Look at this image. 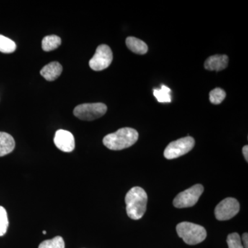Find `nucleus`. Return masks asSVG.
Segmentation results:
<instances>
[{
	"label": "nucleus",
	"mask_w": 248,
	"mask_h": 248,
	"mask_svg": "<svg viewBox=\"0 0 248 248\" xmlns=\"http://www.w3.org/2000/svg\"><path fill=\"white\" fill-rule=\"evenodd\" d=\"M54 143L58 149L65 153H71L74 151L76 146L73 134L65 130H58L55 133Z\"/></svg>",
	"instance_id": "nucleus-9"
},
{
	"label": "nucleus",
	"mask_w": 248,
	"mask_h": 248,
	"mask_svg": "<svg viewBox=\"0 0 248 248\" xmlns=\"http://www.w3.org/2000/svg\"><path fill=\"white\" fill-rule=\"evenodd\" d=\"M107 107L103 103L80 104L75 108L73 114L78 119L84 121H93L105 115Z\"/></svg>",
	"instance_id": "nucleus-4"
},
{
	"label": "nucleus",
	"mask_w": 248,
	"mask_h": 248,
	"mask_svg": "<svg viewBox=\"0 0 248 248\" xmlns=\"http://www.w3.org/2000/svg\"><path fill=\"white\" fill-rule=\"evenodd\" d=\"M203 186L197 184L180 192L173 201V205L177 208H190L198 202L203 194Z\"/></svg>",
	"instance_id": "nucleus-5"
},
{
	"label": "nucleus",
	"mask_w": 248,
	"mask_h": 248,
	"mask_svg": "<svg viewBox=\"0 0 248 248\" xmlns=\"http://www.w3.org/2000/svg\"><path fill=\"white\" fill-rule=\"evenodd\" d=\"M113 60V55L110 47L102 45L97 47L94 56L89 62L91 69L95 71H101L107 69Z\"/></svg>",
	"instance_id": "nucleus-7"
},
{
	"label": "nucleus",
	"mask_w": 248,
	"mask_h": 248,
	"mask_svg": "<svg viewBox=\"0 0 248 248\" xmlns=\"http://www.w3.org/2000/svg\"><path fill=\"white\" fill-rule=\"evenodd\" d=\"M62 40L57 35H48L44 37L42 40V49L46 52L51 51L55 50L61 45Z\"/></svg>",
	"instance_id": "nucleus-14"
},
{
	"label": "nucleus",
	"mask_w": 248,
	"mask_h": 248,
	"mask_svg": "<svg viewBox=\"0 0 248 248\" xmlns=\"http://www.w3.org/2000/svg\"><path fill=\"white\" fill-rule=\"evenodd\" d=\"M9 227L7 213L4 207L0 206V236H4Z\"/></svg>",
	"instance_id": "nucleus-19"
},
{
	"label": "nucleus",
	"mask_w": 248,
	"mask_h": 248,
	"mask_svg": "<svg viewBox=\"0 0 248 248\" xmlns=\"http://www.w3.org/2000/svg\"><path fill=\"white\" fill-rule=\"evenodd\" d=\"M170 93V89L165 85L161 86V89H154L153 91L155 97L159 103H170L172 100Z\"/></svg>",
	"instance_id": "nucleus-15"
},
{
	"label": "nucleus",
	"mask_w": 248,
	"mask_h": 248,
	"mask_svg": "<svg viewBox=\"0 0 248 248\" xmlns=\"http://www.w3.org/2000/svg\"><path fill=\"white\" fill-rule=\"evenodd\" d=\"M239 210V202L236 199L228 197L217 205L215 210V217L218 221H227L236 216Z\"/></svg>",
	"instance_id": "nucleus-8"
},
{
	"label": "nucleus",
	"mask_w": 248,
	"mask_h": 248,
	"mask_svg": "<svg viewBox=\"0 0 248 248\" xmlns=\"http://www.w3.org/2000/svg\"><path fill=\"white\" fill-rule=\"evenodd\" d=\"M226 97V93L223 89L220 88H217L210 91V101L212 104H220Z\"/></svg>",
	"instance_id": "nucleus-18"
},
{
	"label": "nucleus",
	"mask_w": 248,
	"mask_h": 248,
	"mask_svg": "<svg viewBox=\"0 0 248 248\" xmlns=\"http://www.w3.org/2000/svg\"><path fill=\"white\" fill-rule=\"evenodd\" d=\"M16 142L9 134L0 132V156H5L14 151Z\"/></svg>",
	"instance_id": "nucleus-12"
},
{
	"label": "nucleus",
	"mask_w": 248,
	"mask_h": 248,
	"mask_svg": "<svg viewBox=\"0 0 248 248\" xmlns=\"http://www.w3.org/2000/svg\"><path fill=\"white\" fill-rule=\"evenodd\" d=\"M195 141L192 137L179 139L170 143L164 151V156L167 159H177L187 154L194 148Z\"/></svg>",
	"instance_id": "nucleus-6"
},
{
	"label": "nucleus",
	"mask_w": 248,
	"mask_h": 248,
	"mask_svg": "<svg viewBox=\"0 0 248 248\" xmlns=\"http://www.w3.org/2000/svg\"><path fill=\"white\" fill-rule=\"evenodd\" d=\"M138 138L139 133L136 130L123 128L104 137L103 143L108 149L121 151L133 146L138 141Z\"/></svg>",
	"instance_id": "nucleus-2"
},
{
	"label": "nucleus",
	"mask_w": 248,
	"mask_h": 248,
	"mask_svg": "<svg viewBox=\"0 0 248 248\" xmlns=\"http://www.w3.org/2000/svg\"><path fill=\"white\" fill-rule=\"evenodd\" d=\"M127 215L133 220L141 218L146 211L148 195L141 187H134L125 195Z\"/></svg>",
	"instance_id": "nucleus-1"
},
{
	"label": "nucleus",
	"mask_w": 248,
	"mask_h": 248,
	"mask_svg": "<svg viewBox=\"0 0 248 248\" xmlns=\"http://www.w3.org/2000/svg\"><path fill=\"white\" fill-rule=\"evenodd\" d=\"M229 58L226 55H215L205 60L204 66L208 71H221L228 67Z\"/></svg>",
	"instance_id": "nucleus-10"
},
{
	"label": "nucleus",
	"mask_w": 248,
	"mask_h": 248,
	"mask_svg": "<svg viewBox=\"0 0 248 248\" xmlns=\"http://www.w3.org/2000/svg\"><path fill=\"white\" fill-rule=\"evenodd\" d=\"M43 234H46V231H43Z\"/></svg>",
	"instance_id": "nucleus-23"
},
{
	"label": "nucleus",
	"mask_w": 248,
	"mask_h": 248,
	"mask_svg": "<svg viewBox=\"0 0 248 248\" xmlns=\"http://www.w3.org/2000/svg\"><path fill=\"white\" fill-rule=\"evenodd\" d=\"M242 239H243V243H244V248H248V233H244V234H243L242 236Z\"/></svg>",
	"instance_id": "nucleus-21"
},
{
	"label": "nucleus",
	"mask_w": 248,
	"mask_h": 248,
	"mask_svg": "<svg viewBox=\"0 0 248 248\" xmlns=\"http://www.w3.org/2000/svg\"><path fill=\"white\" fill-rule=\"evenodd\" d=\"M177 232L186 244L190 246L203 242L207 236V232L203 226L190 222L179 223L177 226Z\"/></svg>",
	"instance_id": "nucleus-3"
},
{
	"label": "nucleus",
	"mask_w": 248,
	"mask_h": 248,
	"mask_svg": "<svg viewBox=\"0 0 248 248\" xmlns=\"http://www.w3.org/2000/svg\"><path fill=\"white\" fill-rule=\"evenodd\" d=\"M16 45L11 39L0 35V52L3 53H12L16 50Z\"/></svg>",
	"instance_id": "nucleus-16"
},
{
	"label": "nucleus",
	"mask_w": 248,
	"mask_h": 248,
	"mask_svg": "<svg viewBox=\"0 0 248 248\" xmlns=\"http://www.w3.org/2000/svg\"><path fill=\"white\" fill-rule=\"evenodd\" d=\"M127 47L134 53L144 55L148 52V46L143 41L134 37H127L125 40Z\"/></svg>",
	"instance_id": "nucleus-13"
},
{
	"label": "nucleus",
	"mask_w": 248,
	"mask_h": 248,
	"mask_svg": "<svg viewBox=\"0 0 248 248\" xmlns=\"http://www.w3.org/2000/svg\"><path fill=\"white\" fill-rule=\"evenodd\" d=\"M38 248H65V243L62 236H58L53 239L44 241Z\"/></svg>",
	"instance_id": "nucleus-17"
},
{
	"label": "nucleus",
	"mask_w": 248,
	"mask_h": 248,
	"mask_svg": "<svg viewBox=\"0 0 248 248\" xmlns=\"http://www.w3.org/2000/svg\"><path fill=\"white\" fill-rule=\"evenodd\" d=\"M63 68L59 62H53L46 65L41 70V76L48 81H54L61 76Z\"/></svg>",
	"instance_id": "nucleus-11"
},
{
	"label": "nucleus",
	"mask_w": 248,
	"mask_h": 248,
	"mask_svg": "<svg viewBox=\"0 0 248 248\" xmlns=\"http://www.w3.org/2000/svg\"><path fill=\"white\" fill-rule=\"evenodd\" d=\"M243 154H244V156L245 157V159L246 160V161H248V146H245L244 148H243Z\"/></svg>",
	"instance_id": "nucleus-22"
},
{
	"label": "nucleus",
	"mask_w": 248,
	"mask_h": 248,
	"mask_svg": "<svg viewBox=\"0 0 248 248\" xmlns=\"http://www.w3.org/2000/svg\"><path fill=\"white\" fill-rule=\"evenodd\" d=\"M228 248H244L241 242V237L238 233H232L227 238Z\"/></svg>",
	"instance_id": "nucleus-20"
}]
</instances>
